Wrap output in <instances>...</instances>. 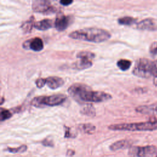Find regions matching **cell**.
I'll return each mask as SVG.
<instances>
[{
  "instance_id": "1",
  "label": "cell",
  "mask_w": 157,
  "mask_h": 157,
  "mask_svg": "<svg viewBox=\"0 0 157 157\" xmlns=\"http://www.w3.org/2000/svg\"><path fill=\"white\" fill-rule=\"evenodd\" d=\"M69 94L78 102H102L112 99V96L100 91H93L91 88L83 83H74L67 89Z\"/></svg>"
},
{
  "instance_id": "2",
  "label": "cell",
  "mask_w": 157,
  "mask_h": 157,
  "mask_svg": "<svg viewBox=\"0 0 157 157\" xmlns=\"http://www.w3.org/2000/svg\"><path fill=\"white\" fill-rule=\"evenodd\" d=\"M69 37L74 39L100 43L109 40L111 37V34L103 29L86 28L71 32L69 33Z\"/></svg>"
},
{
  "instance_id": "3",
  "label": "cell",
  "mask_w": 157,
  "mask_h": 157,
  "mask_svg": "<svg viewBox=\"0 0 157 157\" xmlns=\"http://www.w3.org/2000/svg\"><path fill=\"white\" fill-rule=\"evenodd\" d=\"M132 73L136 77L144 78L157 77V60L138 59L136 61Z\"/></svg>"
},
{
  "instance_id": "4",
  "label": "cell",
  "mask_w": 157,
  "mask_h": 157,
  "mask_svg": "<svg viewBox=\"0 0 157 157\" xmlns=\"http://www.w3.org/2000/svg\"><path fill=\"white\" fill-rule=\"evenodd\" d=\"M108 128L112 131H148L157 129V121H149L146 122L114 124L109 126Z\"/></svg>"
},
{
  "instance_id": "5",
  "label": "cell",
  "mask_w": 157,
  "mask_h": 157,
  "mask_svg": "<svg viewBox=\"0 0 157 157\" xmlns=\"http://www.w3.org/2000/svg\"><path fill=\"white\" fill-rule=\"evenodd\" d=\"M67 96L63 94H56L50 96H40L34 98L31 101V105L37 108L56 106L63 103Z\"/></svg>"
},
{
  "instance_id": "6",
  "label": "cell",
  "mask_w": 157,
  "mask_h": 157,
  "mask_svg": "<svg viewBox=\"0 0 157 157\" xmlns=\"http://www.w3.org/2000/svg\"><path fill=\"white\" fill-rule=\"evenodd\" d=\"M128 155L130 157H151L157 155V147L155 145L131 146Z\"/></svg>"
},
{
  "instance_id": "7",
  "label": "cell",
  "mask_w": 157,
  "mask_h": 157,
  "mask_svg": "<svg viewBox=\"0 0 157 157\" xmlns=\"http://www.w3.org/2000/svg\"><path fill=\"white\" fill-rule=\"evenodd\" d=\"M32 9L37 13H42L45 15L55 13L56 10L52 6L50 1L47 0H35L32 2Z\"/></svg>"
},
{
  "instance_id": "8",
  "label": "cell",
  "mask_w": 157,
  "mask_h": 157,
  "mask_svg": "<svg viewBox=\"0 0 157 157\" xmlns=\"http://www.w3.org/2000/svg\"><path fill=\"white\" fill-rule=\"evenodd\" d=\"M23 48L34 52L41 51L44 48V42L40 37H34L25 41L22 44Z\"/></svg>"
},
{
  "instance_id": "9",
  "label": "cell",
  "mask_w": 157,
  "mask_h": 157,
  "mask_svg": "<svg viewBox=\"0 0 157 157\" xmlns=\"http://www.w3.org/2000/svg\"><path fill=\"white\" fill-rule=\"evenodd\" d=\"M136 28L140 30L156 31L157 30V21L153 18H145L136 23Z\"/></svg>"
},
{
  "instance_id": "10",
  "label": "cell",
  "mask_w": 157,
  "mask_h": 157,
  "mask_svg": "<svg viewBox=\"0 0 157 157\" xmlns=\"http://www.w3.org/2000/svg\"><path fill=\"white\" fill-rule=\"evenodd\" d=\"M70 21V17L66 16L64 14H59L55 18L54 26L58 31H63L68 27Z\"/></svg>"
},
{
  "instance_id": "11",
  "label": "cell",
  "mask_w": 157,
  "mask_h": 157,
  "mask_svg": "<svg viewBox=\"0 0 157 157\" xmlns=\"http://www.w3.org/2000/svg\"><path fill=\"white\" fill-rule=\"evenodd\" d=\"M46 85L51 90H56L61 86H62L64 81L61 77L57 76H50L45 78Z\"/></svg>"
},
{
  "instance_id": "12",
  "label": "cell",
  "mask_w": 157,
  "mask_h": 157,
  "mask_svg": "<svg viewBox=\"0 0 157 157\" xmlns=\"http://www.w3.org/2000/svg\"><path fill=\"white\" fill-rule=\"evenodd\" d=\"M53 26V21L50 19L45 18L35 22L34 28L40 31H45Z\"/></svg>"
},
{
  "instance_id": "13",
  "label": "cell",
  "mask_w": 157,
  "mask_h": 157,
  "mask_svg": "<svg viewBox=\"0 0 157 157\" xmlns=\"http://www.w3.org/2000/svg\"><path fill=\"white\" fill-rule=\"evenodd\" d=\"M34 16H31L28 20L24 21L21 25L20 26V28L23 31V33L27 34L31 33L33 28L34 26Z\"/></svg>"
},
{
  "instance_id": "14",
  "label": "cell",
  "mask_w": 157,
  "mask_h": 157,
  "mask_svg": "<svg viewBox=\"0 0 157 157\" xmlns=\"http://www.w3.org/2000/svg\"><path fill=\"white\" fill-rule=\"evenodd\" d=\"M131 142L130 140H120L118 141H117L112 144L110 146V149L112 151H116L120 149L125 148L131 146Z\"/></svg>"
},
{
  "instance_id": "15",
  "label": "cell",
  "mask_w": 157,
  "mask_h": 157,
  "mask_svg": "<svg viewBox=\"0 0 157 157\" xmlns=\"http://www.w3.org/2000/svg\"><path fill=\"white\" fill-rule=\"evenodd\" d=\"M93 66V63L90 60L79 59L78 61L74 64V67L77 70H83L88 69Z\"/></svg>"
},
{
  "instance_id": "16",
  "label": "cell",
  "mask_w": 157,
  "mask_h": 157,
  "mask_svg": "<svg viewBox=\"0 0 157 157\" xmlns=\"http://www.w3.org/2000/svg\"><path fill=\"white\" fill-rule=\"evenodd\" d=\"M80 113L84 115L93 117L96 115V110L91 103H87L83 105L80 109Z\"/></svg>"
},
{
  "instance_id": "17",
  "label": "cell",
  "mask_w": 157,
  "mask_h": 157,
  "mask_svg": "<svg viewBox=\"0 0 157 157\" xmlns=\"http://www.w3.org/2000/svg\"><path fill=\"white\" fill-rule=\"evenodd\" d=\"M118 23L121 25H124V26H131L135 23H136L137 19L134 18L132 17L129 16H125L121 18H119L117 20Z\"/></svg>"
},
{
  "instance_id": "18",
  "label": "cell",
  "mask_w": 157,
  "mask_h": 157,
  "mask_svg": "<svg viewBox=\"0 0 157 157\" xmlns=\"http://www.w3.org/2000/svg\"><path fill=\"white\" fill-rule=\"evenodd\" d=\"M78 128L81 131L89 134H91L94 133L96 130L95 126L90 123L80 124L78 125Z\"/></svg>"
},
{
  "instance_id": "19",
  "label": "cell",
  "mask_w": 157,
  "mask_h": 157,
  "mask_svg": "<svg viewBox=\"0 0 157 157\" xmlns=\"http://www.w3.org/2000/svg\"><path fill=\"white\" fill-rule=\"evenodd\" d=\"M155 105H139L136 108V111L140 113L144 114H150L155 112Z\"/></svg>"
},
{
  "instance_id": "20",
  "label": "cell",
  "mask_w": 157,
  "mask_h": 157,
  "mask_svg": "<svg viewBox=\"0 0 157 157\" xmlns=\"http://www.w3.org/2000/svg\"><path fill=\"white\" fill-rule=\"evenodd\" d=\"M117 66L120 70L125 71L130 68L131 66V61L126 59H121L117 61Z\"/></svg>"
},
{
  "instance_id": "21",
  "label": "cell",
  "mask_w": 157,
  "mask_h": 157,
  "mask_svg": "<svg viewBox=\"0 0 157 157\" xmlns=\"http://www.w3.org/2000/svg\"><path fill=\"white\" fill-rule=\"evenodd\" d=\"M76 57L78 59H83L91 61L95 57V55L90 51H81L77 54Z\"/></svg>"
},
{
  "instance_id": "22",
  "label": "cell",
  "mask_w": 157,
  "mask_h": 157,
  "mask_svg": "<svg viewBox=\"0 0 157 157\" xmlns=\"http://www.w3.org/2000/svg\"><path fill=\"white\" fill-rule=\"evenodd\" d=\"M1 121H4L9 119L12 116V113L7 109L1 107Z\"/></svg>"
},
{
  "instance_id": "23",
  "label": "cell",
  "mask_w": 157,
  "mask_h": 157,
  "mask_svg": "<svg viewBox=\"0 0 157 157\" xmlns=\"http://www.w3.org/2000/svg\"><path fill=\"white\" fill-rule=\"evenodd\" d=\"M27 150V146L26 145H22L20 147L17 148H7V150L13 153H21L26 151Z\"/></svg>"
},
{
  "instance_id": "24",
  "label": "cell",
  "mask_w": 157,
  "mask_h": 157,
  "mask_svg": "<svg viewBox=\"0 0 157 157\" xmlns=\"http://www.w3.org/2000/svg\"><path fill=\"white\" fill-rule=\"evenodd\" d=\"M149 52L152 55H157V40L153 42L149 47Z\"/></svg>"
},
{
  "instance_id": "25",
  "label": "cell",
  "mask_w": 157,
  "mask_h": 157,
  "mask_svg": "<svg viewBox=\"0 0 157 157\" xmlns=\"http://www.w3.org/2000/svg\"><path fill=\"white\" fill-rule=\"evenodd\" d=\"M36 86L39 88H42L45 84H46V80H45V78H37L36 82Z\"/></svg>"
},
{
  "instance_id": "26",
  "label": "cell",
  "mask_w": 157,
  "mask_h": 157,
  "mask_svg": "<svg viewBox=\"0 0 157 157\" xmlns=\"http://www.w3.org/2000/svg\"><path fill=\"white\" fill-rule=\"evenodd\" d=\"M65 128V134H64V137L66 138H74L75 136H74V134L71 132V128L69 127H67L64 126Z\"/></svg>"
},
{
  "instance_id": "27",
  "label": "cell",
  "mask_w": 157,
  "mask_h": 157,
  "mask_svg": "<svg viewBox=\"0 0 157 157\" xmlns=\"http://www.w3.org/2000/svg\"><path fill=\"white\" fill-rule=\"evenodd\" d=\"M42 144L44 146H47V147H53V141L49 137H47V138L44 139L43 141L42 142Z\"/></svg>"
},
{
  "instance_id": "28",
  "label": "cell",
  "mask_w": 157,
  "mask_h": 157,
  "mask_svg": "<svg viewBox=\"0 0 157 157\" xmlns=\"http://www.w3.org/2000/svg\"><path fill=\"white\" fill-rule=\"evenodd\" d=\"M59 3L64 6H69L70 4H71L72 3H73V1H69V0H62L59 1Z\"/></svg>"
},
{
  "instance_id": "29",
  "label": "cell",
  "mask_w": 157,
  "mask_h": 157,
  "mask_svg": "<svg viewBox=\"0 0 157 157\" xmlns=\"http://www.w3.org/2000/svg\"><path fill=\"white\" fill-rule=\"evenodd\" d=\"M153 83L154 85L157 86V77H155L153 78Z\"/></svg>"
},
{
  "instance_id": "30",
  "label": "cell",
  "mask_w": 157,
  "mask_h": 157,
  "mask_svg": "<svg viewBox=\"0 0 157 157\" xmlns=\"http://www.w3.org/2000/svg\"><path fill=\"white\" fill-rule=\"evenodd\" d=\"M155 112H156V113H157V105L155 106Z\"/></svg>"
},
{
  "instance_id": "31",
  "label": "cell",
  "mask_w": 157,
  "mask_h": 157,
  "mask_svg": "<svg viewBox=\"0 0 157 157\" xmlns=\"http://www.w3.org/2000/svg\"><path fill=\"white\" fill-rule=\"evenodd\" d=\"M3 100H4V98H1V104H2L3 103Z\"/></svg>"
},
{
  "instance_id": "32",
  "label": "cell",
  "mask_w": 157,
  "mask_h": 157,
  "mask_svg": "<svg viewBox=\"0 0 157 157\" xmlns=\"http://www.w3.org/2000/svg\"><path fill=\"white\" fill-rule=\"evenodd\" d=\"M155 157H157V155H156V156H155Z\"/></svg>"
}]
</instances>
